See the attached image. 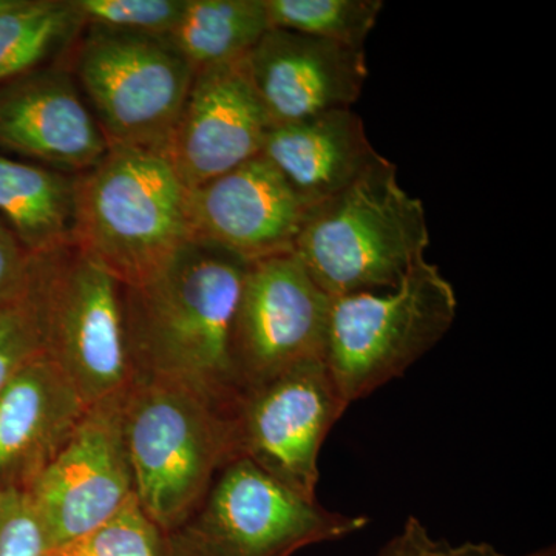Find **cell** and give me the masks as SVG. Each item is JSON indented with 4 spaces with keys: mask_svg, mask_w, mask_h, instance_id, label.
Returning <instances> with one entry per match:
<instances>
[{
    "mask_svg": "<svg viewBox=\"0 0 556 556\" xmlns=\"http://www.w3.org/2000/svg\"><path fill=\"white\" fill-rule=\"evenodd\" d=\"M193 76L167 39L87 28L76 56V78L109 148L164 155Z\"/></svg>",
    "mask_w": 556,
    "mask_h": 556,
    "instance_id": "ba28073f",
    "label": "cell"
},
{
    "mask_svg": "<svg viewBox=\"0 0 556 556\" xmlns=\"http://www.w3.org/2000/svg\"><path fill=\"white\" fill-rule=\"evenodd\" d=\"M42 354L87 405L134 382L123 287L78 247L33 257L27 285Z\"/></svg>",
    "mask_w": 556,
    "mask_h": 556,
    "instance_id": "8992f818",
    "label": "cell"
},
{
    "mask_svg": "<svg viewBox=\"0 0 556 556\" xmlns=\"http://www.w3.org/2000/svg\"><path fill=\"white\" fill-rule=\"evenodd\" d=\"M244 64L273 126L353 109L368 79L365 49L270 28Z\"/></svg>",
    "mask_w": 556,
    "mask_h": 556,
    "instance_id": "5bb4252c",
    "label": "cell"
},
{
    "mask_svg": "<svg viewBox=\"0 0 556 556\" xmlns=\"http://www.w3.org/2000/svg\"><path fill=\"white\" fill-rule=\"evenodd\" d=\"M270 27L365 49L382 0H265Z\"/></svg>",
    "mask_w": 556,
    "mask_h": 556,
    "instance_id": "44dd1931",
    "label": "cell"
},
{
    "mask_svg": "<svg viewBox=\"0 0 556 556\" xmlns=\"http://www.w3.org/2000/svg\"><path fill=\"white\" fill-rule=\"evenodd\" d=\"M84 28L169 39L186 0H72Z\"/></svg>",
    "mask_w": 556,
    "mask_h": 556,
    "instance_id": "603a6c76",
    "label": "cell"
},
{
    "mask_svg": "<svg viewBox=\"0 0 556 556\" xmlns=\"http://www.w3.org/2000/svg\"><path fill=\"white\" fill-rule=\"evenodd\" d=\"M378 556H556L555 548L527 555H507L489 543L452 544L430 535L426 526L416 518H408L404 529L388 541Z\"/></svg>",
    "mask_w": 556,
    "mask_h": 556,
    "instance_id": "484cf974",
    "label": "cell"
},
{
    "mask_svg": "<svg viewBox=\"0 0 556 556\" xmlns=\"http://www.w3.org/2000/svg\"><path fill=\"white\" fill-rule=\"evenodd\" d=\"M33 257L0 219V309L16 302L30 280Z\"/></svg>",
    "mask_w": 556,
    "mask_h": 556,
    "instance_id": "4316f807",
    "label": "cell"
},
{
    "mask_svg": "<svg viewBox=\"0 0 556 556\" xmlns=\"http://www.w3.org/2000/svg\"><path fill=\"white\" fill-rule=\"evenodd\" d=\"M123 433L134 493L164 535L199 507L237 459L232 416L195 388L135 378L124 393Z\"/></svg>",
    "mask_w": 556,
    "mask_h": 556,
    "instance_id": "3957f363",
    "label": "cell"
},
{
    "mask_svg": "<svg viewBox=\"0 0 556 556\" xmlns=\"http://www.w3.org/2000/svg\"><path fill=\"white\" fill-rule=\"evenodd\" d=\"M16 3V0H0V13L2 11L9 10L10 7H13Z\"/></svg>",
    "mask_w": 556,
    "mask_h": 556,
    "instance_id": "83f0119b",
    "label": "cell"
},
{
    "mask_svg": "<svg viewBox=\"0 0 556 556\" xmlns=\"http://www.w3.org/2000/svg\"><path fill=\"white\" fill-rule=\"evenodd\" d=\"M457 313L455 288L420 260L396 288L332 298L325 364L348 405L401 378L437 346Z\"/></svg>",
    "mask_w": 556,
    "mask_h": 556,
    "instance_id": "5b68a950",
    "label": "cell"
},
{
    "mask_svg": "<svg viewBox=\"0 0 556 556\" xmlns=\"http://www.w3.org/2000/svg\"><path fill=\"white\" fill-rule=\"evenodd\" d=\"M348 407L324 358L288 369L241 394L232 416L237 457L317 500L321 445Z\"/></svg>",
    "mask_w": 556,
    "mask_h": 556,
    "instance_id": "9c48e42d",
    "label": "cell"
},
{
    "mask_svg": "<svg viewBox=\"0 0 556 556\" xmlns=\"http://www.w3.org/2000/svg\"><path fill=\"white\" fill-rule=\"evenodd\" d=\"M83 28L72 0H16L0 13V86L40 68Z\"/></svg>",
    "mask_w": 556,
    "mask_h": 556,
    "instance_id": "ffe728a7",
    "label": "cell"
},
{
    "mask_svg": "<svg viewBox=\"0 0 556 556\" xmlns=\"http://www.w3.org/2000/svg\"><path fill=\"white\" fill-rule=\"evenodd\" d=\"M124 393L90 405L67 444L27 490L51 548L89 532L135 495L123 433Z\"/></svg>",
    "mask_w": 556,
    "mask_h": 556,
    "instance_id": "8fae6325",
    "label": "cell"
},
{
    "mask_svg": "<svg viewBox=\"0 0 556 556\" xmlns=\"http://www.w3.org/2000/svg\"><path fill=\"white\" fill-rule=\"evenodd\" d=\"M367 526L364 515L328 510L237 457L219 470L199 507L166 533V551L167 556H292Z\"/></svg>",
    "mask_w": 556,
    "mask_h": 556,
    "instance_id": "52a82bcc",
    "label": "cell"
},
{
    "mask_svg": "<svg viewBox=\"0 0 556 556\" xmlns=\"http://www.w3.org/2000/svg\"><path fill=\"white\" fill-rule=\"evenodd\" d=\"M305 204L263 155L188 190L190 243L243 262L294 252Z\"/></svg>",
    "mask_w": 556,
    "mask_h": 556,
    "instance_id": "4fadbf2b",
    "label": "cell"
},
{
    "mask_svg": "<svg viewBox=\"0 0 556 556\" xmlns=\"http://www.w3.org/2000/svg\"><path fill=\"white\" fill-rule=\"evenodd\" d=\"M262 155L306 208L339 195L386 160L353 109L273 126Z\"/></svg>",
    "mask_w": 556,
    "mask_h": 556,
    "instance_id": "e0dca14e",
    "label": "cell"
},
{
    "mask_svg": "<svg viewBox=\"0 0 556 556\" xmlns=\"http://www.w3.org/2000/svg\"><path fill=\"white\" fill-rule=\"evenodd\" d=\"M270 28L265 0H186L167 40L197 73L243 61Z\"/></svg>",
    "mask_w": 556,
    "mask_h": 556,
    "instance_id": "d6986e66",
    "label": "cell"
},
{
    "mask_svg": "<svg viewBox=\"0 0 556 556\" xmlns=\"http://www.w3.org/2000/svg\"><path fill=\"white\" fill-rule=\"evenodd\" d=\"M47 556H167L166 535L131 495L112 517Z\"/></svg>",
    "mask_w": 556,
    "mask_h": 556,
    "instance_id": "7402d4cb",
    "label": "cell"
},
{
    "mask_svg": "<svg viewBox=\"0 0 556 556\" xmlns=\"http://www.w3.org/2000/svg\"><path fill=\"white\" fill-rule=\"evenodd\" d=\"M0 215L31 257L73 247L76 175L0 155Z\"/></svg>",
    "mask_w": 556,
    "mask_h": 556,
    "instance_id": "ac0fdd59",
    "label": "cell"
},
{
    "mask_svg": "<svg viewBox=\"0 0 556 556\" xmlns=\"http://www.w3.org/2000/svg\"><path fill=\"white\" fill-rule=\"evenodd\" d=\"M270 129L244 60L201 70L164 156L182 186L193 189L262 155Z\"/></svg>",
    "mask_w": 556,
    "mask_h": 556,
    "instance_id": "7c38bea8",
    "label": "cell"
},
{
    "mask_svg": "<svg viewBox=\"0 0 556 556\" xmlns=\"http://www.w3.org/2000/svg\"><path fill=\"white\" fill-rule=\"evenodd\" d=\"M42 354L38 325L27 289L0 309V394L28 362Z\"/></svg>",
    "mask_w": 556,
    "mask_h": 556,
    "instance_id": "cb8c5ba5",
    "label": "cell"
},
{
    "mask_svg": "<svg viewBox=\"0 0 556 556\" xmlns=\"http://www.w3.org/2000/svg\"><path fill=\"white\" fill-rule=\"evenodd\" d=\"M248 263L189 243L159 277L124 288V320L135 378L195 388L233 416L241 390L232 331Z\"/></svg>",
    "mask_w": 556,
    "mask_h": 556,
    "instance_id": "6da1fadb",
    "label": "cell"
},
{
    "mask_svg": "<svg viewBox=\"0 0 556 556\" xmlns=\"http://www.w3.org/2000/svg\"><path fill=\"white\" fill-rule=\"evenodd\" d=\"M89 407L43 354L28 362L0 394V492H27Z\"/></svg>",
    "mask_w": 556,
    "mask_h": 556,
    "instance_id": "2e32d148",
    "label": "cell"
},
{
    "mask_svg": "<svg viewBox=\"0 0 556 556\" xmlns=\"http://www.w3.org/2000/svg\"><path fill=\"white\" fill-rule=\"evenodd\" d=\"M51 548L27 492H0V556H47Z\"/></svg>",
    "mask_w": 556,
    "mask_h": 556,
    "instance_id": "d4e9b609",
    "label": "cell"
},
{
    "mask_svg": "<svg viewBox=\"0 0 556 556\" xmlns=\"http://www.w3.org/2000/svg\"><path fill=\"white\" fill-rule=\"evenodd\" d=\"M0 148L83 174L104 159L109 142L75 78L40 67L0 86Z\"/></svg>",
    "mask_w": 556,
    "mask_h": 556,
    "instance_id": "9a60e30c",
    "label": "cell"
},
{
    "mask_svg": "<svg viewBox=\"0 0 556 556\" xmlns=\"http://www.w3.org/2000/svg\"><path fill=\"white\" fill-rule=\"evenodd\" d=\"M189 243L188 189L163 153L109 148L76 175L75 247L121 287L149 283Z\"/></svg>",
    "mask_w": 556,
    "mask_h": 556,
    "instance_id": "7a4b0ae2",
    "label": "cell"
},
{
    "mask_svg": "<svg viewBox=\"0 0 556 556\" xmlns=\"http://www.w3.org/2000/svg\"><path fill=\"white\" fill-rule=\"evenodd\" d=\"M329 305L292 252L248 263L232 331L241 394L305 362L325 361Z\"/></svg>",
    "mask_w": 556,
    "mask_h": 556,
    "instance_id": "30bf717a",
    "label": "cell"
},
{
    "mask_svg": "<svg viewBox=\"0 0 556 556\" xmlns=\"http://www.w3.org/2000/svg\"><path fill=\"white\" fill-rule=\"evenodd\" d=\"M428 247L426 207L402 189L386 159L306 211L292 254L332 299L396 288Z\"/></svg>",
    "mask_w": 556,
    "mask_h": 556,
    "instance_id": "277c9868",
    "label": "cell"
}]
</instances>
